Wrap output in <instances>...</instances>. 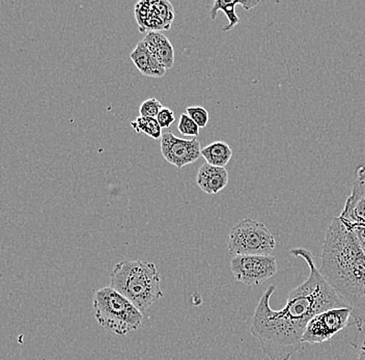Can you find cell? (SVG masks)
I'll use <instances>...</instances> for the list:
<instances>
[{
  "mask_svg": "<svg viewBox=\"0 0 365 360\" xmlns=\"http://www.w3.org/2000/svg\"><path fill=\"white\" fill-rule=\"evenodd\" d=\"M186 113L196 123L200 128H205L209 123L210 115L207 109L202 106L187 107Z\"/></svg>",
  "mask_w": 365,
  "mask_h": 360,
  "instance_id": "18",
  "label": "cell"
},
{
  "mask_svg": "<svg viewBox=\"0 0 365 360\" xmlns=\"http://www.w3.org/2000/svg\"><path fill=\"white\" fill-rule=\"evenodd\" d=\"M322 250L319 271L352 309L354 324L358 331H362L365 324V256L355 235L341 218H334L331 222Z\"/></svg>",
  "mask_w": 365,
  "mask_h": 360,
  "instance_id": "2",
  "label": "cell"
},
{
  "mask_svg": "<svg viewBox=\"0 0 365 360\" xmlns=\"http://www.w3.org/2000/svg\"><path fill=\"white\" fill-rule=\"evenodd\" d=\"M202 156L207 163L217 168H225L232 157V150L225 141H214L202 150Z\"/></svg>",
  "mask_w": 365,
  "mask_h": 360,
  "instance_id": "13",
  "label": "cell"
},
{
  "mask_svg": "<svg viewBox=\"0 0 365 360\" xmlns=\"http://www.w3.org/2000/svg\"><path fill=\"white\" fill-rule=\"evenodd\" d=\"M93 312L102 327L120 336L136 331L143 320V313L135 305L111 287L95 292Z\"/></svg>",
  "mask_w": 365,
  "mask_h": 360,
  "instance_id": "4",
  "label": "cell"
},
{
  "mask_svg": "<svg viewBox=\"0 0 365 360\" xmlns=\"http://www.w3.org/2000/svg\"><path fill=\"white\" fill-rule=\"evenodd\" d=\"M275 246V238L264 223L246 218L230 231L228 252L235 257L271 256Z\"/></svg>",
  "mask_w": 365,
  "mask_h": 360,
  "instance_id": "5",
  "label": "cell"
},
{
  "mask_svg": "<svg viewBox=\"0 0 365 360\" xmlns=\"http://www.w3.org/2000/svg\"><path fill=\"white\" fill-rule=\"evenodd\" d=\"M157 120L162 129L170 128L175 120V113L168 107H163L157 116Z\"/></svg>",
  "mask_w": 365,
  "mask_h": 360,
  "instance_id": "20",
  "label": "cell"
},
{
  "mask_svg": "<svg viewBox=\"0 0 365 360\" xmlns=\"http://www.w3.org/2000/svg\"><path fill=\"white\" fill-rule=\"evenodd\" d=\"M259 4V0H246V1L242 2V6H243L246 11H250L251 9L257 6Z\"/></svg>",
  "mask_w": 365,
  "mask_h": 360,
  "instance_id": "21",
  "label": "cell"
},
{
  "mask_svg": "<svg viewBox=\"0 0 365 360\" xmlns=\"http://www.w3.org/2000/svg\"><path fill=\"white\" fill-rule=\"evenodd\" d=\"M143 42L166 70L173 68L175 63V49L168 36L160 31H153L145 36Z\"/></svg>",
  "mask_w": 365,
  "mask_h": 360,
  "instance_id": "11",
  "label": "cell"
},
{
  "mask_svg": "<svg viewBox=\"0 0 365 360\" xmlns=\"http://www.w3.org/2000/svg\"><path fill=\"white\" fill-rule=\"evenodd\" d=\"M289 254L307 262L309 275L303 284L292 289L280 311L271 307L270 299L276 288L269 287L257 304L250 326L251 334L270 360H289L303 349V334L314 316L328 309L349 307L317 267L310 250L293 248Z\"/></svg>",
  "mask_w": 365,
  "mask_h": 360,
  "instance_id": "1",
  "label": "cell"
},
{
  "mask_svg": "<svg viewBox=\"0 0 365 360\" xmlns=\"http://www.w3.org/2000/svg\"><path fill=\"white\" fill-rule=\"evenodd\" d=\"M110 287L143 313L163 296L156 265L148 261H123L110 273Z\"/></svg>",
  "mask_w": 365,
  "mask_h": 360,
  "instance_id": "3",
  "label": "cell"
},
{
  "mask_svg": "<svg viewBox=\"0 0 365 360\" xmlns=\"http://www.w3.org/2000/svg\"><path fill=\"white\" fill-rule=\"evenodd\" d=\"M242 2L243 1H239V0H236V1H223V0H216V1L214 2L211 12H210L211 19L215 20L217 13H218L219 11H222V12L227 15L228 19V24L223 27L222 31H230V29H234V27L240 22V18L238 17V15H237L236 12V6H242Z\"/></svg>",
  "mask_w": 365,
  "mask_h": 360,
  "instance_id": "14",
  "label": "cell"
},
{
  "mask_svg": "<svg viewBox=\"0 0 365 360\" xmlns=\"http://www.w3.org/2000/svg\"><path fill=\"white\" fill-rule=\"evenodd\" d=\"M130 58L133 61L137 70L145 76L162 77L168 71L159 63L158 59L155 58L154 54L148 49L143 41L134 48L130 54Z\"/></svg>",
  "mask_w": 365,
  "mask_h": 360,
  "instance_id": "12",
  "label": "cell"
},
{
  "mask_svg": "<svg viewBox=\"0 0 365 360\" xmlns=\"http://www.w3.org/2000/svg\"><path fill=\"white\" fill-rule=\"evenodd\" d=\"M351 222L365 223V165L358 166L352 193L346 200L341 216Z\"/></svg>",
  "mask_w": 365,
  "mask_h": 360,
  "instance_id": "9",
  "label": "cell"
},
{
  "mask_svg": "<svg viewBox=\"0 0 365 360\" xmlns=\"http://www.w3.org/2000/svg\"><path fill=\"white\" fill-rule=\"evenodd\" d=\"M235 279L246 286H259L277 273V259L273 256H237L230 261Z\"/></svg>",
  "mask_w": 365,
  "mask_h": 360,
  "instance_id": "7",
  "label": "cell"
},
{
  "mask_svg": "<svg viewBox=\"0 0 365 360\" xmlns=\"http://www.w3.org/2000/svg\"><path fill=\"white\" fill-rule=\"evenodd\" d=\"M163 108L161 102L159 100L152 98V99L145 100L139 107V115L143 118H157L160 111Z\"/></svg>",
  "mask_w": 365,
  "mask_h": 360,
  "instance_id": "17",
  "label": "cell"
},
{
  "mask_svg": "<svg viewBox=\"0 0 365 360\" xmlns=\"http://www.w3.org/2000/svg\"><path fill=\"white\" fill-rule=\"evenodd\" d=\"M131 127L135 130L137 133H145V135L150 136L154 140H158L163 136L162 135V128L160 127L157 118L139 116L134 122L131 123Z\"/></svg>",
  "mask_w": 365,
  "mask_h": 360,
  "instance_id": "15",
  "label": "cell"
},
{
  "mask_svg": "<svg viewBox=\"0 0 365 360\" xmlns=\"http://www.w3.org/2000/svg\"><path fill=\"white\" fill-rule=\"evenodd\" d=\"M357 349L358 357L357 360H365V341L361 345H352Z\"/></svg>",
  "mask_w": 365,
  "mask_h": 360,
  "instance_id": "22",
  "label": "cell"
},
{
  "mask_svg": "<svg viewBox=\"0 0 365 360\" xmlns=\"http://www.w3.org/2000/svg\"><path fill=\"white\" fill-rule=\"evenodd\" d=\"M196 184L207 195H217L227 186V170L225 168L205 163L198 170Z\"/></svg>",
  "mask_w": 365,
  "mask_h": 360,
  "instance_id": "10",
  "label": "cell"
},
{
  "mask_svg": "<svg viewBox=\"0 0 365 360\" xmlns=\"http://www.w3.org/2000/svg\"><path fill=\"white\" fill-rule=\"evenodd\" d=\"M351 317L352 309L350 307L328 309L317 314L307 326L302 337L303 344L319 345L330 341L349 325Z\"/></svg>",
  "mask_w": 365,
  "mask_h": 360,
  "instance_id": "6",
  "label": "cell"
},
{
  "mask_svg": "<svg viewBox=\"0 0 365 360\" xmlns=\"http://www.w3.org/2000/svg\"><path fill=\"white\" fill-rule=\"evenodd\" d=\"M341 220L355 235L358 245H359L365 256V223L351 222V221L342 220V218H341Z\"/></svg>",
  "mask_w": 365,
  "mask_h": 360,
  "instance_id": "19",
  "label": "cell"
},
{
  "mask_svg": "<svg viewBox=\"0 0 365 360\" xmlns=\"http://www.w3.org/2000/svg\"><path fill=\"white\" fill-rule=\"evenodd\" d=\"M178 130L184 136L197 138L198 134H200V127L187 113H182L181 118H180Z\"/></svg>",
  "mask_w": 365,
  "mask_h": 360,
  "instance_id": "16",
  "label": "cell"
},
{
  "mask_svg": "<svg viewBox=\"0 0 365 360\" xmlns=\"http://www.w3.org/2000/svg\"><path fill=\"white\" fill-rule=\"evenodd\" d=\"M202 150L197 138L182 140L173 135V132L163 134L161 138V153L164 159L178 168L197 161L202 156Z\"/></svg>",
  "mask_w": 365,
  "mask_h": 360,
  "instance_id": "8",
  "label": "cell"
}]
</instances>
